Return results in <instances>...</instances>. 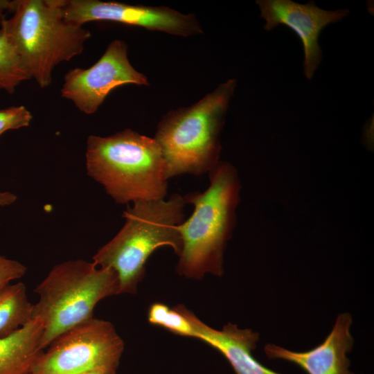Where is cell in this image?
Wrapping results in <instances>:
<instances>
[{"label":"cell","instance_id":"1","mask_svg":"<svg viewBox=\"0 0 374 374\" xmlns=\"http://www.w3.org/2000/svg\"><path fill=\"white\" fill-rule=\"evenodd\" d=\"M210 184L203 192L184 196L194 206L191 215L178 226L182 247L177 272L200 279L210 273L223 274V255L236 222L241 184L237 169L220 161L209 172Z\"/></svg>","mask_w":374,"mask_h":374},{"label":"cell","instance_id":"2","mask_svg":"<svg viewBox=\"0 0 374 374\" xmlns=\"http://www.w3.org/2000/svg\"><path fill=\"white\" fill-rule=\"evenodd\" d=\"M87 175L117 204L166 198V162L153 138L125 129L113 135H91L87 141Z\"/></svg>","mask_w":374,"mask_h":374},{"label":"cell","instance_id":"3","mask_svg":"<svg viewBox=\"0 0 374 374\" xmlns=\"http://www.w3.org/2000/svg\"><path fill=\"white\" fill-rule=\"evenodd\" d=\"M185 204L184 196L175 193L168 199L136 202L123 212V226L92 258L96 265L116 273L118 294L136 292L145 262L157 249L168 246L180 254L178 226L184 220Z\"/></svg>","mask_w":374,"mask_h":374},{"label":"cell","instance_id":"4","mask_svg":"<svg viewBox=\"0 0 374 374\" xmlns=\"http://www.w3.org/2000/svg\"><path fill=\"white\" fill-rule=\"evenodd\" d=\"M11 12L0 21V33L41 88L51 84L55 66L82 53L91 36L64 20L61 0H15Z\"/></svg>","mask_w":374,"mask_h":374},{"label":"cell","instance_id":"5","mask_svg":"<svg viewBox=\"0 0 374 374\" xmlns=\"http://www.w3.org/2000/svg\"><path fill=\"white\" fill-rule=\"evenodd\" d=\"M236 84V80H228L194 105L171 110L161 120L154 139L169 179L208 173L219 163L220 132Z\"/></svg>","mask_w":374,"mask_h":374},{"label":"cell","instance_id":"6","mask_svg":"<svg viewBox=\"0 0 374 374\" xmlns=\"http://www.w3.org/2000/svg\"><path fill=\"white\" fill-rule=\"evenodd\" d=\"M39 299L32 318L39 319L43 350L62 333L93 318L96 305L118 294L119 281L111 268L82 259L55 265L36 287Z\"/></svg>","mask_w":374,"mask_h":374},{"label":"cell","instance_id":"7","mask_svg":"<svg viewBox=\"0 0 374 374\" xmlns=\"http://www.w3.org/2000/svg\"><path fill=\"white\" fill-rule=\"evenodd\" d=\"M43 351L30 374H116L124 342L107 321L91 318L60 335Z\"/></svg>","mask_w":374,"mask_h":374},{"label":"cell","instance_id":"8","mask_svg":"<svg viewBox=\"0 0 374 374\" xmlns=\"http://www.w3.org/2000/svg\"><path fill=\"white\" fill-rule=\"evenodd\" d=\"M127 84L148 86L149 82L130 64L126 43L115 39L91 67L69 70L60 91L63 98L89 115L98 110L114 89Z\"/></svg>","mask_w":374,"mask_h":374},{"label":"cell","instance_id":"9","mask_svg":"<svg viewBox=\"0 0 374 374\" xmlns=\"http://www.w3.org/2000/svg\"><path fill=\"white\" fill-rule=\"evenodd\" d=\"M61 5L64 20L79 26L89 21H109L183 37L203 33L193 14L164 6L99 0H61Z\"/></svg>","mask_w":374,"mask_h":374},{"label":"cell","instance_id":"10","mask_svg":"<svg viewBox=\"0 0 374 374\" xmlns=\"http://www.w3.org/2000/svg\"><path fill=\"white\" fill-rule=\"evenodd\" d=\"M256 3L260 10V17L265 21V30L283 25L301 39L304 53V75L310 80L323 58L319 44L320 33L329 24L336 23L348 15L349 10H323L314 1L305 4L291 0H257Z\"/></svg>","mask_w":374,"mask_h":374},{"label":"cell","instance_id":"11","mask_svg":"<svg viewBox=\"0 0 374 374\" xmlns=\"http://www.w3.org/2000/svg\"><path fill=\"white\" fill-rule=\"evenodd\" d=\"M352 322L349 313L340 314L325 340L312 349L296 352L267 344L264 347L265 355L269 359L292 363L307 374H354L349 369L350 360L347 357L354 343L350 332Z\"/></svg>","mask_w":374,"mask_h":374},{"label":"cell","instance_id":"12","mask_svg":"<svg viewBox=\"0 0 374 374\" xmlns=\"http://www.w3.org/2000/svg\"><path fill=\"white\" fill-rule=\"evenodd\" d=\"M194 337L201 339L220 352L236 374H281L261 363L253 355L259 334L251 329H240L229 323L222 330L213 329L201 321L188 310Z\"/></svg>","mask_w":374,"mask_h":374},{"label":"cell","instance_id":"13","mask_svg":"<svg viewBox=\"0 0 374 374\" xmlns=\"http://www.w3.org/2000/svg\"><path fill=\"white\" fill-rule=\"evenodd\" d=\"M42 324L36 317L12 333L0 337V374H30L44 351Z\"/></svg>","mask_w":374,"mask_h":374},{"label":"cell","instance_id":"14","mask_svg":"<svg viewBox=\"0 0 374 374\" xmlns=\"http://www.w3.org/2000/svg\"><path fill=\"white\" fill-rule=\"evenodd\" d=\"M33 308L24 283H10L0 289V337L26 324L32 318Z\"/></svg>","mask_w":374,"mask_h":374},{"label":"cell","instance_id":"15","mask_svg":"<svg viewBox=\"0 0 374 374\" xmlns=\"http://www.w3.org/2000/svg\"><path fill=\"white\" fill-rule=\"evenodd\" d=\"M30 79L14 48L0 33V91L13 93L21 82Z\"/></svg>","mask_w":374,"mask_h":374},{"label":"cell","instance_id":"16","mask_svg":"<svg viewBox=\"0 0 374 374\" xmlns=\"http://www.w3.org/2000/svg\"><path fill=\"white\" fill-rule=\"evenodd\" d=\"M187 310L183 305L169 308L163 303H155L149 308L148 321L150 323L164 328L175 335L194 337L193 329L187 316Z\"/></svg>","mask_w":374,"mask_h":374},{"label":"cell","instance_id":"17","mask_svg":"<svg viewBox=\"0 0 374 374\" xmlns=\"http://www.w3.org/2000/svg\"><path fill=\"white\" fill-rule=\"evenodd\" d=\"M32 118L31 113L23 105L0 109V135L8 130L28 126Z\"/></svg>","mask_w":374,"mask_h":374},{"label":"cell","instance_id":"18","mask_svg":"<svg viewBox=\"0 0 374 374\" xmlns=\"http://www.w3.org/2000/svg\"><path fill=\"white\" fill-rule=\"evenodd\" d=\"M26 272V266L19 261L0 256V289L21 278Z\"/></svg>","mask_w":374,"mask_h":374},{"label":"cell","instance_id":"19","mask_svg":"<svg viewBox=\"0 0 374 374\" xmlns=\"http://www.w3.org/2000/svg\"><path fill=\"white\" fill-rule=\"evenodd\" d=\"M17 199V196L11 192H0V207L10 206L14 204Z\"/></svg>","mask_w":374,"mask_h":374},{"label":"cell","instance_id":"20","mask_svg":"<svg viewBox=\"0 0 374 374\" xmlns=\"http://www.w3.org/2000/svg\"><path fill=\"white\" fill-rule=\"evenodd\" d=\"M14 6V1L0 0V21L4 17V12L8 10L11 12Z\"/></svg>","mask_w":374,"mask_h":374},{"label":"cell","instance_id":"21","mask_svg":"<svg viewBox=\"0 0 374 374\" xmlns=\"http://www.w3.org/2000/svg\"><path fill=\"white\" fill-rule=\"evenodd\" d=\"M78 374H111L104 369H94L84 371Z\"/></svg>","mask_w":374,"mask_h":374},{"label":"cell","instance_id":"22","mask_svg":"<svg viewBox=\"0 0 374 374\" xmlns=\"http://www.w3.org/2000/svg\"><path fill=\"white\" fill-rule=\"evenodd\" d=\"M1 136V135H0Z\"/></svg>","mask_w":374,"mask_h":374}]
</instances>
